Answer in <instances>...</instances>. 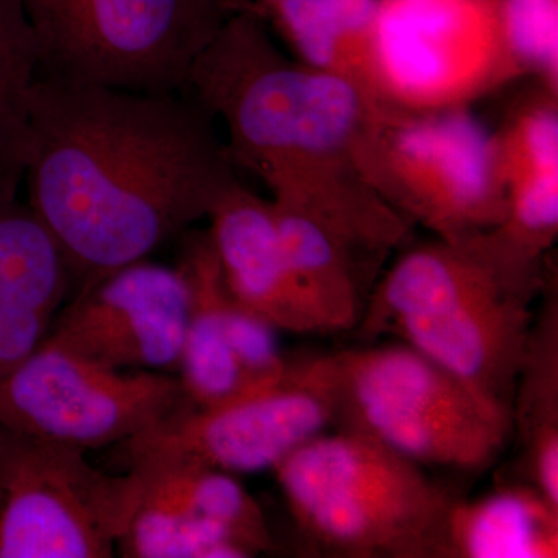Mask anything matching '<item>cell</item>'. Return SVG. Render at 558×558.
<instances>
[{"label": "cell", "instance_id": "1", "mask_svg": "<svg viewBox=\"0 0 558 558\" xmlns=\"http://www.w3.org/2000/svg\"><path fill=\"white\" fill-rule=\"evenodd\" d=\"M216 123L189 90L36 81L22 183L73 293L148 259L240 182Z\"/></svg>", "mask_w": 558, "mask_h": 558}, {"label": "cell", "instance_id": "2", "mask_svg": "<svg viewBox=\"0 0 558 558\" xmlns=\"http://www.w3.org/2000/svg\"><path fill=\"white\" fill-rule=\"evenodd\" d=\"M186 90L226 126L234 167L253 172L275 207L306 220L373 293L416 227L363 171V142L379 101L288 57L247 2L194 62Z\"/></svg>", "mask_w": 558, "mask_h": 558}, {"label": "cell", "instance_id": "3", "mask_svg": "<svg viewBox=\"0 0 558 558\" xmlns=\"http://www.w3.org/2000/svg\"><path fill=\"white\" fill-rule=\"evenodd\" d=\"M548 271L506 258L486 234L405 247L381 274L355 329L365 339L396 337L512 414Z\"/></svg>", "mask_w": 558, "mask_h": 558}, {"label": "cell", "instance_id": "4", "mask_svg": "<svg viewBox=\"0 0 558 558\" xmlns=\"http://www.w3.org/2000/svg\"><path fill=\"white\" fill-rule=\"evenodd\" d=\"M274 472L301 537L328 556L449 558L457 498L377 440L326 432Z\"/></svg>", "mask_w": 558, "mask_h": 558}, {"label": "cell", "instance_id": "5", "mask_svg": "<svg viewBox=\"0 0 558 558\" xmlns=\"http://www.w3.org/2000/svg\"><path fill=\"white\" fill-rule=\"evenodd\" d=\"M336 427L421 468L481 472L512 438V414L405 343L328 354Z\"/></svg>", "mask_w": 558, "mask_h": 558}, {"label": "cell", "instance_id": "6", "mask_svg": "<svg viewBox=\"0 0 558 558\" xmlns=\"http://www.w3.org/2000/svg\"><path fill=\"white\" fill-rule=\"evenodd\" d=\"M38 80L186 92L194 62L241 0H22Z\"/></svg>", "mask_w": 558, "mask_h": 558}, {"label": "cell", "instance_id": "7", "mask_svg": "<svg viewBox=\"0 0 558 558\" xmlns=\"http://www.w3.org/2000/svg\"><path fill=\"white\" fill-rule=\"evenodd\" d=\"M362 165L373 189L436 240L470 241L505 219L490 131L470 109L407 112L379 102Z\"/></svg>", "mask_w": 558, "mask_h": 558}, {"label": "cell", "instance_id": "8", "mask_svg": "<svg viewBox=\"0 0 558 558\" xmlns=\"http://www.w3.org/2000/svg\"><path fill=\"white\" fill-rule=\"evenodd\" d=\"M148 476L109 475L86 451L0 425V558H110Z\"/></svg>", "mask_w": 558, "mask_h": 558}, {"label": "cell", "instance_id": "9", "mask_svg": "<svg viewBox=\"0 0 558 558\" xmlns=\"http://www.w3.org/2000/svg\"><path fill=\"white\" fill-rule=\"evenodd\" d=\"M374 73L407 112L470 109L527 75L501 0H377Z\"/></svg>", "mask_w": 558, "mask_h": 558}, {"label": "cell", "instance_id": "10", "mask_svg": "<svg viewBox=\"0 0 558 558\" xmlns=\"http://www.w3.org/2000/svg\"><path fill=\"white\" fill-rule=\"evenodd\" d=\"M329 357L289 359L277 380L209 409H185L123 447L132 465L190 462L231 473L274 470L336 427Z\"/></svg>", "mask_w": 558, "mask_h": 558}, {"label": "cell", "instance_id": "11", "mask_svg": "<svg viewBox=\"0 0 558 558\" xmlns=\"http://www.w3.org/2000/svg\"><path fill=\"white\" fill-rule=\"evenodd\" d=\"M191 405L178 374L116 369L44 340L0 379V425L84 451L123 444Z\"/></svg>", "mask_w": 558, "mask_h": 558}, {"label": "cell", "instance_id": "12", "mask_svg": "<svg viewBox=\"0 0 558 558\" xmlns=\"http://www.w3.org/2000/svg\"><path fill=\"white\" fill-rule=\"evenodd\" d=\"M190 304L179 267L138 260L73 293L47 340L110 368L178 374Z\"/></svg>", "mask_w": 558, "mask_h": 558}, {"label": "cell", "instance_id": "13", "mask_svg": "<svg viewBox=\"0 0 558 558\" xmlns=\"http://www.w3.org/2000/svg\"><path fill=\"white\" fill-rule=\"evenodd\" d=\"M130 469L148 476V488L121 556L250 558L277 548L263 509L231 473L190 462Z\"/></svg>", "mask_w": 558, "mask_h": 558}, {"label": "cell", "instance_id": "14", "mask_svg": "<svg viewBox=\"0 0 558 558\" xmlns=\"http://www.w3.org/2000/svg\"><path fill=\"white\" fill-rule=\"evenodd\" d=\"M207 219L209 241L231 295L278 330L318 333L293 289L270 201L240 180Z\"/></svg>", "mask_w": 558, "mask_h": 558}, {"label": "cell", "instance_id": "15", "mask_svg": "<svg viewBox=\"0 0 558 558\" xmlns=\"http://www.w3.org/2000/svg\"><path fill=\"white\" fill-rule=\"evenodd\" d=\"M70 292L68 264L28 204L0 205V379L49 337Z\"/></svg>", "mask_w": 558, "mask_h": 558}, {"label": "cell", "instance_id": "16", "mask_svg": "<svg viewBox=\"0 0 558 558\" xmlns=\"http://www.w3.org/2000/svg\"><path fill=\"white\" fill-rule=\"evenodd\" d=\"M178 267L189 281L191 304L179 379L194 409H209L244 395L253 385L231 347L230 290L207 233H183ZM267 385V384H266Z\"/></svg>", "mask_w": 558, "mask_h": 558}, {"label": "cell", "instance_id": "17", "mask_svg": "<svg viewBox=\"0 0 558 558\" xmlns=\"http://www.w3.org/2000/svg\"><path fill=\"white\" fill-rule=\"evenodd\" d=\"M248 5L281 35L296 60L339 76L379 101L374 73L377 0H274Z\"/></svg>", "mask_w": 558, "mask_h": 558}, {"label": "cell", "instance_id": "18", "mask_svg": "<svg viewBox=\"0 0 558 558\" xmlns=\"http://www.w3.org/2000/svg\"><path fill=\"white\" fill-rule=\"evenodd\" d=\"M512 399V436L519 435L527 484L558 508V300L546 278Z\"/></svg>", "mask_w": 558, "mask_h": 558}, {"label": "cell", "instance_id": "19", "mask_svg": "<svg viewBox=\"0 0 558 558\" xmlns=\"http://www.w3.org/2000/svg\"><path fill=\"white\" fill-rule=\"evenodd\" d=\"M449 558H556L558 508L529 484L475 501H454L447 521Z\"/></svg>", "mask_w": 558, "mask_h": 558}, {"label": "cell", "instance_id": "20", "mask_svg": "<svg viewBox=\"0 0 558 558\" xmlns=\"http://www.w3.org/2000/svg\"><path fill=\"white\" fill-rule=\"evenodd\" d=\"M36 81L38 54L24 2L0 0V205L17 199L24 180Z\"/></svg>", "mask_w": 558, "mask_h": 558}, {"label": "cell", "instance_id": "21", "mask_svg": "<svg viewBox=\"0 0 558 558\" xmlns=\"http://www.w3.org/2000/svg\"><path fill=\"white\" fill-rule=\"evenodd\" d=\"M490 137L505 189L527 175L558 171V95L539 86L506 113Z\"/></svg>", "mask_w": 558, "mask_h": 558}, {"label": "cell", "instance_id": "22", "mask_svg": "<svg viewBox=\"0 0 558 558\" xmlns=\"http://www.w3.org/2000/svg\"><path fill=\"white\" fill-rule=\"evenodd\" d=\"M527 75L558 95V0H501Z\"/></svg>", "mask_w": 558, "mask_h": 558}, {"label": "cell", "instance_id": "23", "mask_svg": "<svg viewBox=\"0 0 558 558\" xmlns=\"http://www.w3.org/2000/svg\"><path fill=\"white\" fill-rule=\"evenodd\" d=\"M250 3H269L274 2V0H247Z\"/></svg>", "mask_w": 558, "mask_h": 558}]
</instances>
